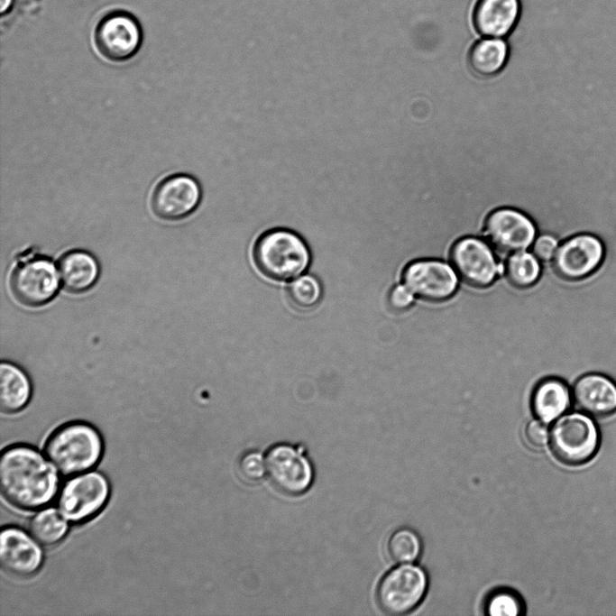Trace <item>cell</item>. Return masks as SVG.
I'll list each match as a JSON object with an SVG mask.
<instances>
[{
  "mask_svg": "<svg viewBox=\"0 0 616 616\" xmlns=\"http://www.w3.org/2000/svg\"><path fill=\"white\" fill-rule=\"evenodd\" d=\"M57 469L36 448L12 445L0 455V490L13 507L34 511L48 506L59 493Z\"/></svg>",
  "mask_w": 616,
  "mask_h": 616,
  "instance_id": "6da1fadb",
  "label": "cell"
},
{
  "mask_svg": "<svg viewBox=\"0 0 616 616\" xmlns=\"http://www.w3.org/2000/svg\"><path fill=\"white\" fill-rule=\"evenodd\" d=\"M44 453L64 476H73L94 468L101 460L104 442L92 425L73 421L56 428L47 438Z\"/></svg>",
  "mask_w": 616,
  "mask_h": 616,
  "instance_id": "7a4b0ae2",
  "label": "cell"
},
{
  "mask_svg": "<svg viewBox=\"0 0 616 616\" xmlns=\"http://www.w3.org/2000/svg\"><path fill=\"white\" fill-rule=\"evenodd\" d=\"M258 271L272 280L298 278L309 265L310 252L302 237L287 228H273L262 233L253 248Z\"/></svg>",
  "mask_w": 616,
  "mask_h": 616,
  "instance_id": "3957f363",
  "label": "cell"
},
{
  "mask_svg": "<svg viewBox=\"0 0 616 616\" xmlns=\"http://www.w3.org/2000/svg\"><path fill=\"white\" fill-rule=\"evenodd\" d=\"M110 485L97 472H86L69 478L58 493V510L72 524L85 523L98 515L107 504Z\"/></svg>",
  "mask_w": 616,
  "mask_h": 616,
  "instance_id": "277c9868",
  "label": "cell"
},
{
  "mask_svg": "<svg viewBox=\"0 0 616 616\" xmlns=\"http://www.w3.org/2000/svg\"><path fill=\"white\" fill-rule=\"evenodd\" d=\"M549 439L552 451L560 461L576 465L595 454L599 434L591 416L581 411L559 417L551 428Z\"/></svg>",
  "mask_w": 616,
  "mask_h": 616,
  "instance_id": "5b68a950",
  "label": "cell"
},
{
  "mask_svg": "<svg viewBox=\"0 0 616 616\" xmlns=\"http://www.w3.org/2000/svg\"><path fill=\"white\" fill-rule=\"evenodd\" d=\"M266 474L272 485L289 496L307 492L315 479V471L301 446L278 443L265 454Z\"/></svg>",
  "mask_w": 616,
  "mask_h": 616,
  "instance_id": "8992f818",
  "label": "cell"
},
{
  "mask_svg": "<svg viewBox=\"0 0 616 616\" xmlns=\"http://www.w3.org/2000/svg\"><path fill=\"white\" fill-rule=\"evenodd\" d=\"M427 586V575L420 567L403 564L382 578L376 591L377 602L388 614H404L421 602Z\"/></svg>",
  "mask_w": 616,
  "mask_h": 616,
  "instance_id": "52a82bcc",
  "label": "cell"
},
{
  "mask_svg": "<svg viewBox=\"0 0 616 616\" xmlns=\"http://www.w3.org/2000/svg\"><path fill=\"white\" fill-rule=\"evenodd\" d=\"M605 247L596 235L577 234L565 239L557 248L552 265L556 273L568 281L591 277L602 265Z\"/></svg>",
  "mask_w": 616,
  "mask_h": 616,
  "instance_id": "ba28073f",
  "label": "cell"
},
{
  "mask_svg": "<svg viewBox=\"0 0 616 616\" xmlns=\"http://www.w3.org/2000/svg\"><path fill=\"white\" fill-rule=\"evenodd\" d=\"M59 285V271L54 263L43 256L21 262L10 279V287L15 299L30 307L50 302L57 294Z\"/></svg>",
  "mask_w": 616,
  "mask_h": 616,
  "instance_id": "9c48e42d",
  "label": "cell"
},
{
  "mask_svg": "<svg viewBox=\"0 0 616 616\" xmlns=\"http://www.w3.org/2000/svg\"><path fill=\"white\" fill-rule=\"evenodd\" d=\"M202 200L199 182L191 175L177 173L165 177L151 197L152 213L165 221L182 220L193 214Z\"/></svg>",
  "mask_w": 616,
  "mask_h": 616,
  "instance_id": "30bf717a",
  "label": "cell"
},
{
  "mask_svg": "<svg viewBox=\"0 0 616 616\" xmlns=\"http://www.w3.org/2000/svg\"><path fill=\"white\" fill-rule=\"evenodd\" d=\"M99 53L108 60L122 62L134 56L142 43L137 21L124 12L111 13L100 20L95 31Z\"/></svg>",
  "mask_w": 616,
  "mask_h": 616,
  "instance_id": "8fae6325",
  "label": "cell"
},
{
  "mask_svg": "<svg viewBox=\"0 0 616 616\" xmlns=\"http://www.w3.org/2000/svg\"><path fill=\"white\" fill-rule=\"evenodd\" d=\"M536 233V226L529 217L509 207L493 210L484 225V235L489 244L503 254L526 250L534 242Z\"/></svg>",
  "mask_w": 616,
  "mask_h": 616,
  "instance_id": "7c38bea8",
  "label": "cell"
},
{
  "mask_svg": "<svg viewBox=\"0 0 616 616\" xmlns=\"http://www.w3.org/2000/svg\"><path fill=\"white\" fill-rule=\"evenodd\" d=\"M41 544L25 530L7 526L0 533V565L7 574L31 577L41 568L44 555Z\"/></svg>",
  "mask_w": 616,
  "mask_h": 616,
  "instance_id": "4fadbf2b",
  "label": "cell"
},
{
  "mask_svg": "<svg viewBox=\"0 0 616 616\" xmlns=\"http://www.w3.org/2000/svg\"><path fill=\"white\" fill-rule=\"evenodd\" d=\"M451 262L456 274L473 287H488L498 274L492 251L485 242L475 237L458 240L451 250Z\"/></svg>",
  "mask_w": 616,
  "mask_h": 616,
  "instance_id": "5bb4252c",
  "label": "cell"
},
{
  "mask_svg": "<svg viewBox=\"0 0 616 616\" xmlns=\"http://www.w3.org/2000/svg\"><path fill=\"white\" fill-rule=\"evenodd\" d=\"M403 282L420 299L442 301L457 288V276L447 263L437 260H420L409 263L403 272Z\"/></svg>",
  "mask_w": 616,
  "mask_h": 616,
  "instance_id": "9a60e30c",
  "label": "cell"
},
{
  "mask_svg": "<svg viewBox=\"0 0 616 616\" xmlns=\"http://www.w3.org/2000/svg\"><path fill=\"white\" fill-rule=\"evenodd\" d=\"M575 406L593 417H607L616 412V382L601 372H587L576 379L572 387Z\"/></svg>",
  "mask_w": 616,
  "mask_h": 616,
  "instance_id": "2e32d148",
  "label": "cell"
},
{
  "mask_svg": "<svg viewBox=\"0 0 616 616\" xmlns=\"http://www.w3.org/2000/svg\"><path fill=\"white\" fill-rule=\"evenodd\" d=\"M520 16L519 0H477L472 14L475 31L486 38L511 33Z\"/></svg>",
  "mask_w": 616,
  "mask_h": 616,
  "instance_id": "e0dca14e",
  "label": "cell"
},
{
  "mask_svg": "<svg viewBox=\"0 0 616 616\" xmlns=\"http://www.w3.org/2000/svg\"><path fill=\"white\" fill-rule=\"evenodd\" d=\"M58 271L65 290L72 293H82L97 282L99 265L88 252L73 250L60 257Z\"/></svg>",
  "mask_w": 616,
  "mask_h": 616,
  "instance_id": "ac0fdd59",
  "label": "cell"
},
{
  "mask_svg": "<svg viewBox=\"0 0 616 616\" xmlns=\"http://www.w3.org/2000/svg\"><path fill=\"white\" fill-rule=\"evenodd\" d=\"M572 402V390L565 382L557 378L542 381L536 387L531 398L534 414L545 423H550L561 417Z\"/></svg>",
  "mask_w": 616,
  "mask_h": 616,
  "instance_id": "d6986e66",
  "label": "cell"
},
{
  "mask_svg": "<svg viewBox=\"0 0 616 616\" xmlns=\"http://www.w3.org/2000/svg\"><path fill=\"white\" fill-rule=\"evenodd\" d=\"M32 385L18 365L3 362L0 367V408L4 413H17L29 403Z\"/></svg>",
  "mask_w": 616,
  "mask_h": 616,
  "instance_id": "ffe728a7",
  "label": "cell"
},
{
  "mask_svg": "<svg viewBox=\"0 0 616 616\" xmlns=\"http://www.w3.org/2000/svg\"><path fill=\"white\" fill-rule=\"evenodd\" d=\"M508 43L501 38H484L474 42L468 53L472 70L483 77L499 73L509 58Z\"/></svg>",
  "mask_w": 616,
  "mask_h": 616,
  "instance_id": "44dd1931",
  "label": "cell"
},
{
  "mask_svg": "<svg viewBox=\"0 0 616 616\" xmlns=\"http://www.w3.org/2000/svg\"><path fill=\"white\" fill-rule=\"evenodd\" d=\"M29 531L41 546L53 547L66 538L69 531V521L59 510L46 508L32 517Z\"/></svg>",
  "mask_w": 616,
  "mask_h": 616,
  "instance_id": "7402d4cb",
  "label": "cell"
},
{
  "mask_svg": "<svg viewBox=\"0 0 616 616\" xmlns=\"http://www.w3.org/2000/svg\"><path fill=\"white\" fill-rule=\"evenodd\" d=\"M505 274L511 285L529 288L538 280L540 265L534 254L524 251L510 254L505 264Z\"/></svg>",
  "mask_w": 616,
  "mask_h": 616,
  "instance_id": "603a6c76",
  "label": "cell"
},
{
  "mask_svg": "<svg viewBox=\"0 0 616 616\" xmlns=\"http://www.w3.org/2000/svg\"><path fill=\"white\" fill-rule=\"evenodd\" d=\"M420 551V539L417 533L409 529H400L389 538L388 552L396 563H411L418 558Z\"/></svg>",
  "mask_w": 616,
  "mask_h": 616,
  "instance_id": "cb8c5ba5",
  "label": "cell"
},
{
  "mask_svg": "<svg viewBox=\"0 0 616 616\" xmlns=\"http://www.w3.org/2000/svg\"><path fill=\"white\" fill-rule=\"evenodd\" d=\"M321 293L319 281L311 275L296 278L288 289L290 300L300 309L315 307L320 300Z\"/></svg>",
  "mask_w": 616,
  "mask_h": 616,
  "instance_id": "d4e9b609",
  "label": "cell"
},
{
  "mask_svg": "<svg viewBox=\"0 0 616 616\" xmlns=\"http://www.w3.org/2000/svg\"><path fill=\"white\" fill-rule=\"evenodd\" d=\"M240 476L248 483H258L266 474L265 457L257 450H249L238 459Z\"/></svg>",
  "mask_w": 616,
  "mask_h": 616,
  "instance_id": "484cf974",
  "label": "cell"
},
{
  "mask_svg": "<svg viewBox=\"0 0 616 616\" xmlns=\"http://www.w3.org/2000/svg\"><path fill=\"white\" fill-rule=\"evenodd\" d=\"M486 611L488 614L493 616H515L520 613L521 605L515 594L501 591L490 597L486 603Z\"/></svg>",
  "mask_w": 616,
  "mask_h": 616,
  "instance_id": "4316f807",
  "label": "cell"
},
{
  "mask_svg": "<svg viewBox=\"0 0 616 616\" xmlns=\"http://www.w3.org/2000/svg\"><path fill=\"white\" fill-rule=\"evenodd\" d=\"M558 246L554 235L544 234L536 238L532 251L538 261L547 262L553 259Z\"/></svg>",
  "mask_w": 616,
  "mask_h": 616,
  "instance_id": "83f0119b",
  "label": "cell"
},
{
  "mask_svg": "<svg viewBox=\"0 0 616 616\" xmlns=\"http://www.w3.org/2000/svg\"><path fill=\"white\" fill-rule=\"evenodd\" d=\"M413 299L414 294L405 284L394 286L389 293V303L393 309L398 311L409 308Z\"/></svg>",
  "mask_w": 616,
  "mask_h": 616,
  "instance_id": "f1b7e54d",
  "label": "cell"
},
{
  "mask_svg": "<svg viewBox=\"0 0 616 616\" xmlns=\"http://www.w3.org/2000/svg\"><path fill=\"white\" fill-rule=\"evenodd\" d=\"M527 441L535 447L544 446L549 437L548 429L545 422L539 420L530 421L525 430Z\"/></svg>",
  "mask_w": 616,
  "mask_h": 616,
  "instance_id": "f546056e",
  "label": "cell"
},
{
  "mask_svg": "<svg viewBox=\"0 0 616 616\" xmlns=\"http://www.w3.org/2000/svg\"><path fill=\"white\" fill-rule=\"evenodd\" d=\"M13 0H1V14H4L11 6Z\"/></svg>",
  "mask_w": 616,
  "mask_h": 616,
  "instance_id": "4dcf8cb0",
  "label": "cell"
}]
</instances>
